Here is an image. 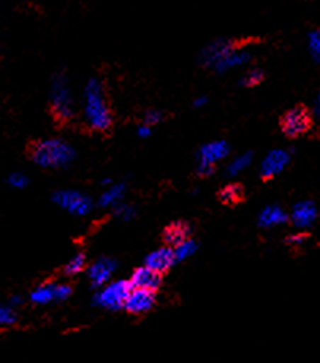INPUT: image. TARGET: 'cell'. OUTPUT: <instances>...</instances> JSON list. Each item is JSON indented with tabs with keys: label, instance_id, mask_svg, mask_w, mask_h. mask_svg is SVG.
<instances>
[{
	"label": "cell",
	"instance_id": "obj_1",
	"mask_svg": "<svg viewBox=\"0 0 320 363\" xmlns=\"http://www.w3.org/2000/svg\"><path fill=\"white\" fill-rule=\"evenodd\" d=\"M84 119L92 130L106 132L113 125V113L106 100L105 87L97 78H91L83 96Z\"/></svg>",
	"mask_w": 320,
	"mask_h": 363
},
{
	"label": "cell",
	"instance_id": "obj_2",
	"mask_svg": "<svg viewBox=\"0 0 320 363\" xmlns=\"http://www.w3.org/2000/svg\"><path fill=\"white\" fill-rule=\"evenodd\" d=\"M30 157L43 168H64L75 160L76 151L65 140L46 138L32 146Z\"/></svg>",
	"mask_w": 320,
	"mask_h": 363
},
{
	"label": "cell",
	"instance_id": "obj_3",
	"mask_svg": "<svg viewBox=\"0 0 320 363\" xmlns=\"http://www.w3.org/2000/svg\"><path fill=\"white\" fill-rule=\"evenodd\" d=\"M50 102L52 116L59 123H67V121L75 116V100H73L69 79H67L64 73H56L51 79Z\"/></svg>",
	"mask_w": 320,
	"mask_h": 363
},
{
	"label": "cell",
	"instance_id": "obj_4",
	"mask_svg": "<svg viewBox=\"0 0 320 363\" xmlns=\"http://www.w3.org/2000/svg\"><path fill=\"white\" fill-rule=\"evenodd\" d=\"M130 289V282L122 279L105 284L96 295V305L105 309H110V311H118V309H121L124 306V301L127 298Z\"/></svg>",
	"mask_w": 320,
	"mask_h": 363
},
{
	"label": "cell",
	"instance_id": "obj_5",
	"mask_svg": "<svg viewBox=\"0 0 320 363\" xmlns=\"http://www.w3.org/2000/svg\"><path fill=\"white\" fill-rule=\"evenodd\" d=\"M312 116L311 111L306 110L304 106H293L287 110L281 118V129L285 137L298 138L304 135L311 129Z\"/></svg>",
	"mask_w": 320,
	"mask_h": 363
},
{
	"label": "cell",
	"instance_id": "obj_6",
	"mask_svg": "<svg viewBox=\"0 0 320 363\" xmlns=\"http://www.w3.org/2000/svg\"><path fill=\"white\" fill-rule=\"evenodd\" d=\"M52 201L75 216H86L92 210L91 199L78 191H57L52 196Z\"/></svg>",
	"mask_w": 320,
	"mask_h": 363
},
{
	"label": "cell",
	"instance_id": "obj_7",
	"mask_svg": "<svg viewBox=\"0 0 320 363\" xmlns=\"http://www.w3.org/2000/svg\"><path fill=\"white\" fill-rule=\"evenodd\" d=\"M236 48V45L232 40H215L210 45H206L203 51L200 52V62L203 67L216 70V67L222 62V60L230 55V52Z\"/></svg>",
	"mask_w": 320,
	"mask_h": 363
},
{
	"label": "cell",
	"instance_id": "obj_8",
	"mask_svg": "<svg viewBox=\"0 0 320 363\" xmlns=\"http://www.w3.org/2000/svg\"><path fill=\"white\" fill-rule=\"evenodd\" d=\"M72 295V287L67 284H42L30 294V301L35 305H48L51 301H64Z\"/></svg>",
	"mask_w": 320,
	"mask_h": 363
},
{
	"label": "cell",
	"instance_id": "obj_9",
	"mask_svg": "<svg viewBox=\"0 0 320 363\" xmlns=\"http://www.w3.org/2000/svg\"><path fill=\"white\" fill-rule=\"evenodd\" d=\"M290 162V151L287 150H273L263 157L260 164V177L263 179H271L285 170Z\"/></svg>",
	"mask_w": 320,
	"mask_h": 363
},
{
	"label": "cell",
	"instance_id": "obj_10",
	"mask_svg": "<svg viewBox=\"0 0 320 363\" xmlns=\"http://www.w3.org/2000/svg\"><path fill=\"white\" fill-rule=\"evenodd\" d=\"M230 154V146L224 140L211 141L200 147L197 152V164H205L216 167V164L221 162Z\"/></svg>",
	"mask_w": 320,
	"mask_h": 363
},
{
	"label": "cell",
	"instance_id": "obj_11",
	"mask_svg": "<svg viewBox=\"0 0 320 363\" xmlns=\"http://www.w3.org/2000/svg\"><path fill=\"white\" fill-rule=\"evenodd\" d=\"M154 292L143 291V289H130L127 298L124 301V308L132 314H143L154 306Z\"/></svg>",
	"mask_w": 320,
	"mask_h": 363
},
{
	"label": "cell",
	"instance_id": "obj_12",
	"mask_svg": "<svg viewBox=\"0 0 320 363\" xmlns=\"http://www.w3.org/2000/svg\"><path fill=\"white\" fill-rule=\"evenodd\" d=\"M116 270V262L110 257H102L96 260L88 270L91 284L94 287H103L110 281L111 274Z\"/></svg>",
	"mask_w": 320,
	"mask_h": 363
},
{
	"label": "cell",
	"instance_id": "obj_13",
	"mask_svg": "<svg viewBox=\"0 0 320 363\" xmlns=\"http://www.w3.org/2000/svg\"><path fill=\"white\" fill-rule=\"evenodd\" d=\"M162 282V277L160 273L151 270L148 267H139L132 274L130 286L132 289H143V291L156 292Z\"/></svg>",
	"mask_w": 320,
	"mask_h": 363
},
{
	"label": "cell",
	"instance_id": "obj_14",
	"mask_svg": "<svg viewBox=\"0 0 320 363\" xmlns=\"http://www.w3.org/2000/svg\"><path fill=\"white\" fill-rule=\"evenodd\" d=\"M316 219H317V208L312 201L309 200L298 201V203L293 206L290 220L295 227L308 228L316 223Z\"/></svg>",
	"mask_w": 320,
	"mask_h": 363
},
{
	"label": "cell",
	"instance_id": "obj_15",
	"mask_svg": "<svg viewBox=\"0 0 320 363\" xmlns=\"http://www.w3.org/2000/svg\"><path fill=\"white\" fill-rule=\"evenodd\" d=\"M175 257H173L171 247H159V250L149 252L144 259V267L151 268L157 273H164L175 265Z\"/></svg>",
	"mask_w": 320,
	"mask_h": 363
},
{
	"label": "cell",
	"instance_id": "obj_16",
	"mask_svg": "<svg viewBox=\"0 0 320 363\" xmlns=\"http://www.w3.org/2000/svg\"><path fill=\"white\" fill-rule=\"evenodd\" d=\"M251 59H252V55L249 50H244V48H239V46H236V48L233 50L230 55L216 67L215 72L227 73L233 69H239V67L248 65L251 62Z\"/></svg>",
	"mask_w": 320,
	"mask_h": 363
},
{
	"label": "cell",
	"instance_id": "obj_17",
	"mask_svg": "<svg viewBox=\"0 0 320 363\" xmlns=\"http://www.w3.org/2000/svg\"><path fill=\"white\" fill-rule=\"evenodd\" d=\"M287 213H285L281 206L278 205H271L263 208L258 214V225L263 228H271V227H278L287 223Z\"/></svg>",
	"mask_w": 320,
	"mask_h": 363
},
{
	"label": "cell",
	"instance_id": "obj_18",
	"mask_svg": "<svg viewBox=\"0 0 320 363\" xmlns=\"http://www.w3.org/2000/svg\"><path fill=\"white\" fill-rule=\"evenodd\" d=\"M125 194V184L124 183H115L106 187L105 192L98 199V206L102 208H111L118 206Z\"/></svg>",
	"mask_w": 320,
	"mask_h": 363
},
{
	"label": "cell",
	"instance_id": "obj_19",
	"mask_svg": "<svg viewBox=\"0 0 320 363\" xmlns=\"http://www.w3.org/2000/svg\"><path fill=\"white\" fill-rule=\"evenodd\" d=\"M189 233H190V228H189L188 224H184V223H173V224H170L168 227L165 228L164 238H165L166 243L175 247L176 245L183 243L184 240H188Z\"/></svg>",
	"mask_w": 320,
	"mask_h": 363
},
{
	"label": "cell",
	"instance_id": "obj_20",
	"mask_svg": "<svg viewBox=\"0 0 320 363\" xmlns=\"http://www.w3.org/2000/svg\"><path fill=\"white\" fill-rule=\"evenodd\" d=\"M251 164H252V154L251 152L241 154V156L235 157L229 165H227L225 174H227V177H230V178L238 177L239 173L248 170V167H251Z\"/></svg>",
	"mask_w": 320,
	"mask_h": 363
},
{
	"label": "cell",
	"instance_id": "obj_21",
	"mask_svg": "<svg viewBox=\"0 0 320 363\" xmlns=\"http://www.w3.org/2000/svg\"><path fill=\"white\" fill-rule=\"evenodd\" d=\"M195 252H197V243L189 238L173 247V257H175V262H184L185 259L192 257Z\"/></svg>",
	"mask_w": 320,
	"mask_h": 363
},
{
	"label": "cell",
	"instance_id": "obj_22",
	"mask_svg": "<svg viewBox=\"0 0 320 363\" xmlns=\"http://www.w3.org/2000/svg\"><path fill=\"white\" fill-rule=\"evenodd\" d=\"M219 199H221L224 203H236V201H239L243 199V189L241 186L238 184H230L224 187V189L221 191V194H219Z\"/></svg>",
	"mask_w": 320,
	"mask_h": 363
},
{
	"label": "cell",
	"instance_id": "obj_23",
	"mask_svg": "<svg viewBox=\"0 0 320 363\" xmlns=\"http://www.w3.org/2000/svg\"><path fill=\"white\" fill-rule=\"evenodd\" d=\"M84 268H86V255L79 252V254L73 255V257L67 262L64 270L67 274H69V277H73V274L81 273Z\"/></svg>",
	"mask_w": 320,
	"mask_h": 363
},
{
	"label": "cell",
	"instance_id": "obj_24",
	"mask_svg": "<svg viewBox=\"0 0 320 363\" xmlns=\"http://www.w3.org/2000/svg\"><path fill=\"white\" fill-rule=\"evenodd\" d=\"M263 79H265V73L262 69H251L244 73L239 84L243 87H256L262 83Z\"/></svg>",
	"mask_w": 320,
	"mask_h": 363
},
{
	"label": "cell",
	"instance_id": "obj_25",
	"mask_svg": "<svg viewBox=\"0 0 320 363\" xmlns=\"http://www.w3.org/2000/svg\"><path fill=\"white\" fill-rule=\"evenodd\" d=\"M308 50L312 59L320 62V30L314 29L308 33Z\"/></svg>",
	"mask_w": 320,
	"mask_h": 363
},
{
	"label": "cell",
	"instance_id": "obj_26",
	"mask_svg": "<svg viewBox=\"0 0 320 363\" xmlns=\"http://www.w3.org/2000/svg\"><path fill=\"white\" fill-rule=\"evenodd\" d=\"M16 322V311L13 306H0V327H8Z\"/></svg>",
	"mask_w": 320,
	"mask_h": 363
},
{
	"label": "cell",
	"instance_id": "obj_27",
	"mask_svg": "<svg viewBox=\"0 0 320 363\" xmlns=\"http://www.w3.org/2000/svg\"><path fill=\"white\" fill-rule=\"evenodd\" d=\"M115 214L118 219L124 220V223H127V220H132L133 218H135V208H133L132 205H121L119 203L118 206H115Z\"/></svg>",
	"mask_w": 320,
	"mask_h": 363
},
{
	"label": "cell",
	"instance_id": "obj_28",
	"mask_svg": "<svg viewBox=\"0 0 320 363\" xmlns=\"http://www.w3.org/2000/svg\"><path fill=\"white\" fill-rule=\"evenodd\" d=\"M8 184L11 187H15V189H24V187L29 184V178L25 177L24 173H19V172L11 173L8 177Z\"/></svg>",
	"mask_w": 320,
	"mask_h": 363
},
{
	"label": "cell",
	"instance_id": "obj_29",
	"mask_svg": "<svg viewBox=\"0 0 320 363\" xmlns=\"http://www.w3.org/2000/svg\"><path fill=\"white\" fill-rule=\"evenodd\" d=\"M162 119H164V113L159 110H148L144 113V125L154 127L159 123H162Z\"/></svg>",
	"mask_w": 320,
	"mask_h": 363
},
{
	"label": "cell",
	"instance_id": "obj_30",
	"mask_svg": "<svg viewBox=\"0 0 320 363\" xmlns=\"http://www.w3.org/2000/svg\"><path fill=\"white\" fill-rule=\"evenodd\" d=\"M137 135L142 138V140H144V138H149L151 135H152V129L149 125H139L138 127V130H137Z\"/></svg>",
	"mask_w": 320,
	"mask_h": 363
},
{
	"label": "cell",
	"instance_id": "obj_31",
	"mask_svg": "<svg viewBox=\"0 0 320 363\" xmlns=\"http://www.w3.org/2000/svg\"><path fill=\"white\" fill-rule=\"evenodd\" d=\"M304 240H306L304 235H295V237H290L287 241L290 245H303Z\"/></svg>",
	"mask_w": 320,
	"mask_h": 363
},
{
	"label": "cell",
	"instance_id": "obj_32",
	"mask_svg": "<svg viewBox=\"0 0 320 363\" xmlns=\"http://www.w3.org/2000/svg\"><path fill=\"white\" fill-rule=\"evenodd\" d=\"M311 116H316V118L320 116V97H317V99L314 100V105H312V114H311Z\"/></svg>",
	"mask_w": 320,
	"mask_h": 363
},
{
	"label": "cell",
	"instance_id": "obj_33",
	"mask_svg": "<svg viewBox=\"0 0 320 363\" xmlns=\"http://www.w3.org/2000/svg\"><path fill=\"white\" fill-rule=\"evenodd\" d=\"M206 102H208V99H206L205 96L197 97L195 100H193V106H195V108H200V106H205Z\"/></svg>",
	"mask_w": 320,
	"mask_h": 363
}]
</instances>
